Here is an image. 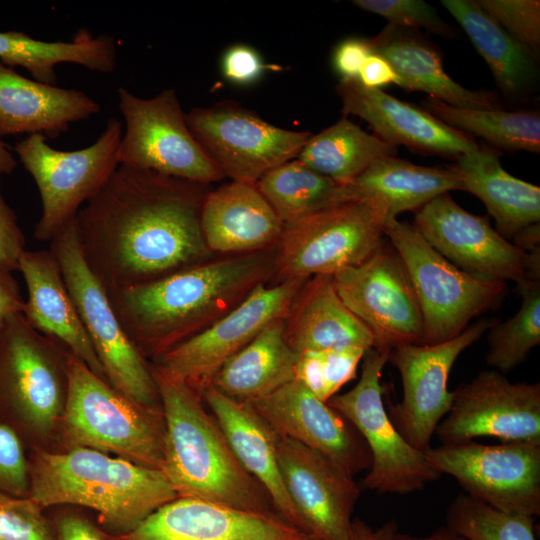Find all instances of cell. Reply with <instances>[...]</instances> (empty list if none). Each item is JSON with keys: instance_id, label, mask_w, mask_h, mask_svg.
<instances>
[{"instance_id": "obj_48", "label": "cell", "mask_w": 540, "mask_h": 540, "mask_svg": "<svg viewBox=\"0 0 540 540\" xmlns=\"http://www.w3.org/2000/svg\"><path fill=\"white\" fill-rule=\"evenodd\" d=\"M53 524L57 540H104L103 530L79 514L59 515Z\"/></svg>"}, {"instance_id": "obj_52", "label": "cell", "mask_w": 540, "mask_h": 540, "mask_svg": "<svg viewBox=\"0 0 540 540\" xmlns=\"http://www.w3.org/2000/svg\"><path fill=\"white\" fill-rule=\"evenodd\" d=\"M392 540H466L460 535L456 534L448 527H441L435 530L430 535L424 537H415L405 533H399L398 531L393 536Z\"/></svg>"}, {"instance_id": "obj_35", "label": "cell", "mask_w": 540, "mask_h": 540, "mask_svg": "<svg viewBox=\"0 0 540 540\" xmlns=\"http://www.w3.org/2000/svg\"><path fill=\"white\" fill-rule=\"evenodd\" d=\"M256 185L284 225L357 200L347 184L336 182L297 159L273 168Z\"/></svg>"}, {"instance_id": "obj_36", "label": "cell", "mask_w": 540, "mask_h": 540, "mask_svg": "<svg viewBox=\"0 0 540 540\" xmlns=\"http://www.w3.org/2000/svg\"><path fill=\"white\" fill-rule=\"evenodd\" d=\"M397 147L341 118L312 135L296 157L314 171L341 184H349L374 161L394 155Z\"/></svg>"}, {"instance_id": "obj_31", "label": "cell", "mask_w": 540, "mask_h": 540, "mask_svg": "<svg viewBox=\"0 0 540 540\" xmlns=\"http://www.w3.org/2000/svg\"><path fill=\"white\" fill-rule=\"evenodd\" d=\"M284 319L272 321L231 356L209 385L230 398L251 401L267 396L294 380L299 354L285 340Z\"/></svg>"}, {"instance_id": "obj_28", "label": "cell", "mask_w": 540, "mask_h": 540, "mask_svg": "<svg viewBox=\"0 0 540 540\" xmlns=\"http://www.w3.org/2000/svg\"><path fill=\"white\" fill-rule=\"evenodd\" d=\"M284 336L298 354L306 351L373 347L369 329L338 296L332 275L307 279L284 319Z\"/></svg>"}, {"instance_id": "obj_9", "label": "cell", "mask_w": 540, "mask_h": 540, "mask_svg": "<svg viewBox=\"0 0 540 540\" xmlns=\"http://www.w3.org/2000/svg\"><path fill=\"white\" fill-rule=\"evenodd\" d=\"M386 205L348 201L285 225L276 244L274 272L281 281L334 275L369 258L382 244Z\"/></svg>"}, {"instance_id": "obj_45", "label": "cell", "mask_w": 540, "mask_h": 540, "mask_svg": "<svg viewBox=\"0 0 540 540\" xmlns=\"http://www.w3.org/2000/svg\"><path fill=\"white\" fill-rule=\"evenodd\" d=\"M267 66L259 53L247 45L231 46L222 57V72L229 81L248 85L260 78Z\"/></svg>"}, {"instance_id": "obj_46", "label": "cell", "mask_w": 540, "mask_h": 540, "mask_svg": "<svg viewBox=\"0 0 540 540\" xmlns=\"http://www.w3.org/2000/svg\"><path fill=\"white\" fill-rule=\"evenodd\" d=\"M24 250V234L0 189V269L9 273L18 271V261Z\"/></svg>"}, {"instance_id": "obj_4", "label": "cell", "mask_w": 540, "mask_h": 540, "mask_svg": "<svg viewBox=\"0 0 540 540\" xmlns=\"http://www.w3.org/2000/svg\"><path fill=\"white\" fill-rule=\"evenodd\" d=\"M30 499L43 509L77 505L98 514L101 529L124 534L177 499L165 474L88 448L29 451Z\"/></svg>"}, {"instance_id": "obj_43", "label": "cell", "mask_w": 540, "mask_h": 540, "mask_svg": "<svg viewBox=\"0 0 540 540\" xmlns=\"http://www.w3.org/2000/svg\"><path fill=\"white\" fill-rule=\"evenodd\" d=\"M353 4L385 18L388 25L425 28L447 37L453 31L452 27L440 18L434 7L421 0H355Z\"/></svg>"}, {"instance_id": "obj_18", "label": "cell", "mask_w": 540, "mask_h": 540, "mask_svg": "<svg viewBox=\"0 0 540 540\" xmlns=\"http://www.w3.org/2000/svg\"><path fill=\"white\" fill-rule=\"evenodd\" d=\"M306 280L265 283L208 328L151 361L201 393L220 367L272 321L285 318Z\"/></svg>"}, {"instance_id": "obj_24", "label": "cell", "mask_w": 540, "mask_h": 540, "mask_svg": "<svg viewBox=\"0 0 540 540\" xmlns=\"http://www.w3.org/2000/svg\"><path fill=\"white\" fill-rule=\"evenodd\" d=\"M200 224L210 252L241 254L276 245L285 227L256 183L239 181L208 191Z\"/></svg>"}, {"instance_id": "obj_37", "label": "cell", "mask_w": 540, "mask_h": 540, "mask_svg": "<svg viewBox=\"0 0 540 540\" xmlns=\"http://www.w3.org/2000/svg\"><path fill=\"white\" fill-rule=\"evenodd\" d=\"M424 106L428 113L453 129L479 136L496 147L540 152V117L536 113L461 108L432 97Z\"/></svg>"}, {"instance_id": "obj_47", "label": "cell", "mask_w": 540, "mask_h": 540, "mask_svg": "<svg viewBox=\"0 0 540 540\" xmlns=\"http://www.w3.org/2000/svg\"><path fill=\"white\" fill-rule=\"evenodd\" d=\"M368 39L350 38L341 42L333 54V66L341 80L358 79L366 59L372 54Z\"/></svg>"}, {"instance_id": "obj_40", "label": "cell", "mask_w": 540, "mask_h": 540, "mask_svg": "<svg viewBox=\"0 0 540 540\" xmlns=\"http://www.w3.org/2000/svg\"><path fill=\"white\" fill-rule=\"evenodd\" d=\"M365 352L359 347L303 352L295 365V380L321 401L327 402L346 383L356 378Z\"/></svg>"}, {"instance_id": "obj_53", "label": "cell", "mask_w": 540, "mask_h": 540, "mask_svg": "<svg viewBox=\"0 0 540 540\" xmlns=\"http://www.w3.org/2000/svg\"><path fill=\"white\" fill-rule=\"evenodd\" d=\"M16 164V160L7 145L0 139V175L11 174Z\"/></svg>"}, {"instance_id": "obj_16", "label": "cell", "mask_w": 540, "mask_h": 540, "mask_svg": "<svg viewBox=\"0 0 540 540\" xmlns=\"http://www.w3.org/2000/svg\"><path fill=\"white\" fill-rule=\"evenodd\" d=\"M345 306L369 329L373 348L390 352L421 344L423 320L407 270L394 248L383 244L364 262L332 275Z\"/></svg>"}, {"instance_id": "obj_41", "label": "cell", "mask_w": 540, "mask_h": 540, "mask_svg": "<svg viewBox=\"0 0 540 540\" xmlns=\"http://www.w3.org/2000/svg\"><path fill=\"white\" fill-rule=\"evenodd\" d=\"M43 510L29 497L0 492V540H57Z\"/></svg>"}, {"instance_id": "obj_7", "label": "cell", "mask_w": 540, "mask_h": 540, "mask_svg": "<svg viewBox=\"0 0 540 540\" xmlns=\"http://www.w3.org/2000/svg\"><path fill=\"white\" fill-rule=\"evenodd\" d=\"M49 242V251L60 268L107 382L143 408L163 414L148 360L125 333L106 289L85 261L76 217L68 221Z\"/></svg>"}, {"instance_id": "obj_14", "label": "cell", "mask_w": 540, "mask_h": 540, "mask_svg": "<svg viewBox=\"0 0 540 540\" xmlns=\"http://www.w3.org/2000/svg\"><path fill=\"white\" fill-rule=\"evenodd\" d=\"M186 122L224 177L239 182L256 183L293 160L313 135L274 126L232 101L194 108L186 114Z\"/></svg>"}, {"instance_id": "obj_39", "label": "cell", "mask_w": 540, "mask_h": 540, "mask_svg": "<svg viewBox=\"0 0 540 540\" xmlns=\"http://www.w3.org/2000/svg\"><path fill=\"white\" fill-rule=\"evenodd\" d=\"M532 516L507 513L459 494L446 513V527L466 540H536Z\"/></svg>"}, {"instance_id": "obj_34", "label": "cell", "mask_w": 540, "mask_h": 540, "mask_svg": "<svg viewBox=\"0 0 540 540\" xmlns=\"http://www.w3.org/2000/svg\"><path fill=\"white\" fill-rule=\"evenodd\" d=\"M508 96L525 90L536 76L535 56L511 37L476 1L442 0Z\"/></svg>"}, {"instance_id": "obj_42", "label": "cell", "mask_w": 540, "mask_h": 540, "mask_svg": "<svg viewBox=\"0 0 540 540\" xmlns=\"http://www.w3.org/2000/svg\"><path fill=\"white\" fill-rule=\"evenodd\" d=\"M476 3L536 57L540 48L539 0H476Z\"/></svg>"}, {"instance_id": "obj_27", "label": "cell", "mask_w": 540, "mask_h": 540, "mask_svg": "<svg viewBox=\"0 0 540 540\" xmlns=\"http://www.w3.org/2000/svg\"><path fill=\"white\" fill-rule=\"evenodd\" d=\"M100 110L83 91L31 80L0 62V139L24 133L56 139Z\"/></svg>"}, {"instance_id": "obj_21", "label": "cell", "mask_w": 540, "mask_h": 540, "mask_svg": "<svg viewBox=\"0 0 540 540\" xmlns=\"http://www.w3.org/2000/svg\"><path fill=\"white\" fill-rule=\"evenodd\" d=\"M247 402L279 435L321 453L347 474L369 470L371 454L357 429L299 381Z\"/></svg>"}, {"instance_id": "obj_32", "label": "cell", "mask_w": 540, "mask_h": 540, "mask_svg": "<svg viewBox=\"0 0 540 540\" xmlns=\"http://www.w3.org/2000/svg\"><path fill=\"white\" fill-rule=\"evenodd\" d=\"M356 199L382 201L388 217L416 211L435 197L453 190H464L456 167L434 168L385 155L347 184Z\"/></svg>"}, {"instance_id": "obj_30", "label": "cell", "mask_w": 540, "mask_h": 540, "mask_svg": "<svg viewBox=\"0 0 540 540\" xmlns=\"http://www.w3.org/2000/svg\"><path fill=\"white\" fill-rule=\"evenodd\" d=\"M464 190L477 196L506 240L540 224V188L505 171L492 152L481 150L457 157Z\"/></svg>"}, {"instance_id": "obj_20", "label": "cell", "mask_w": 540, "mask_h": 540, "mask_svg": "<svg viewBox=\"0 0 540 540\" xmlns=\"http://www.w3.org/2000/svg\"><path fill=\"white\" fill-rule=\"evenodd\" d=\"M277 461L301 529L315 540H350L360 487L321 453L278 434Z\"/></svg>"}, {"instance_id": "obj_15", "label": "cell", "mask_w": 540, "mask_h": 540, "mask_svg": "<svg viewBox=\"0 0 540 540\" xmlns=\"http://www.w3.org/2000/svg\"><path fill=\"white\" fill-rule=\"evenodd\" d=\"M413 227L445 259L486 281L540 276V249L525 252L502 237L486 217L459 206L449 193L415 211Z\"/></svg>"}, {"instance_id": "obj_23", "label": "cell", "mask_w": 540, "mask_h": 540, "mask_svg": "<svg viewBox=\"0 0 540 540\" xmlns=\"http://www.w3.org/2000/svg\"><path fill=\"white\" fill-rule=\"evenodd\" d=\"M336 92L344 117L356 115L366 121L381 140L407 147L459 157L479 146L467 134L446 125L426 110L405 103L379 88L357 79L340 80Z\"/></svg>"}, {"instance_id": "obj_11", "label": "cell", "mask_w": 540, "mask_h": 540, "mask_svg": "<svg viewBox=\"0 0 540 540\" xmlns=\"http://www.w3.org/2000/svg\"><path fill=\"white\" fill-rule=\"evenodd\" d=\"M389 354L373 347L366 350L356 385L326 403L357 429L369 448L372 463L363 486L379 494L404 495L422 490L441 474L404 440L388 416L381 377Z\"/></svg>"}, {"instance_id": "obj_51", "label": "cell", "mask_w": 540, "mask_h": 540, "mask_svg": "<svg viewBox=\"0 0 540 540\" xmlns=\"http://www.w3.org/2000/svg\"><path fill=\"white\" fill-rule=\"evenodd\" d=\"M398 531L397 522L391 519L378 528H373L363 520L352 521L350 540H392Z\"/></svg>"}, {"instance_id": "obj_22", "label": "cell", "mask_w": 540, "mask_h": 540, "mask_svg": "<svg viewBox=\"0 0 540 540\" xmlns=\"http://www.w3.org/2000/svg\"><path fill=\"white\" fill-rule=\"evenodd\" d=\"M104 540H315L275 513L229 508L194 498H177L131 531Z\"/></svg>"}, {"instance_id": "obj_33", "label": "cell", "mask_w": 540, "mask_h": 540, "mask_svg": "<svg viewBox=\"0 0 540 540\" xmlns=\"http://www.w3.org/2000/svg\"><path fill=\"white\" fill-rule=\"evenodd\" d=\"M117 44L108 35L93 37L81 29L70 42H47L19 31L0 32V60L7 67L20 66L41 83L55 85V66L73 63L110 73L116 68Z\"/></svg>"}, {"instance_id": "obj_44", "label": "cell", "mask_w": 540, "mask_h": 540, "mask_svg": "<svg viewBox=\"0 0 540 540\" xmlns=\"http://www.w3.org/2000/svg\"><path fill=\"white\" fill-rule=\"evenodd\" d=\"M28 456L19 437L0 422V492L27 497Z\"/></svg>"}, {"instance_id": "obj_5", "label": "cell", "mask_w": 540, "mask_h": 540, "mask_svg": "<svg viewBox=\"0 0 540 540\" xmlns=\"http://www.w3.org/2000/svg\"><path fill=\"white\" fill-rule=\"evenodd\" d=\"M68 349L22 313L0 326V422L29 451L58 438L68 390Z\"/></svg>"}, {"instance_id": "obj_12", "label": "cell", "mask_w": 540, "mask_h": 540, "mask_svg": "<svg viewBox=\"0 0 540 540\" xmlns=\"http://www.w3.org/2000/svg\"><path fill=\"white\" fill-rule=\"evenodd\" d=\"M126 129L117 151L119 165L208 185L223 173L190 132L174 89L144 99L118 89Z\"/></svg>"}, {"instance_id": "obj_25", "label": "cell", "mask_w": 540, "mask_h": 540, "mask_svg": "<svg viewBox=\"0 0 540 540\" xmlns=\"http://www.w3.org/2000/svg\"><path fill=\"white\" fill-rule=\"evenodd\" d=\"M18 271L28 290L22 312L28 323L62 343L95 375L107 381L52 253L49 250H24L18 261Z\"/></svg>"}, {"instance_id": "obj_19", "label": "cell", "mask_w": 540, "mask_h": 540, "mask_svg": "<svg viewBox=\"0 0 540 540\" xmlns=\"http://www.w3.org/2000/svg\"><path fill=\"white\" fill-rule=\"evenodd\" d=\"M435 434L442 444L482 436L540 442V384L512 383L499 371H482L453 391Z\"/></svg>"}, {"instance_id": "obj_38", "label": "cell", "mask_w": 540, "mask_h": 540, "mask_svg": "<svg viewBox=\"0 0 540 540\" xmlns=\"http://www.w3.org/2000/svg\"><path fill=\"white\" fill-rule=\"evenodd\" d=\"M516 284L522 299L518 311L487 330L486 363L504 375L540 344V277L524 278Z\"/></svg>"}, {"instance_id": "obj_1", "label": "cell", "mask_w": 540, "mask_h": 540, "mask_svg": "<svg viewBox=\"0 0 540 540\" xmlns=\"http://www.w3.org/2000/svg\"><path fill=\"white\" fill-rule=\"evenodd\" d=\"M206 184L119 165L77 213L85 261L107 289L205 262L200 224Z\"/></svg>"}, {"instance_id": "obj_26", "label": "cell", "mask_w": 540, "mask_h": 540, "mask_svg": "<svg viewBox=\"0 0 540 540\" xmlns=\"http://www.w3.org/2000/svg\"><path fill=\"white\" fill-rule=\"evenodd\" d=\"M200 394L240 464L265 489L278 515L302 531L277 461L278 433L249 402L230 398L212 385Z\"/></svg>"}, {"instance_id": "obj_50", "label": "cell", "mask_w": 540, "mask_h": 540, "mask_svg": "<svg viewBox=\"0 0 540 540\" xmlns=\"http://www.w3.org/2000/svg\"><path fill=\"white\" fill-rule=\"evenodd\" d=\"M24 303L17 281L0 269V326L9 316L22 313Z\"/></svg>"}, {"instance_id": "obj_2", "label": "cell", "mask_w": 540, "mask_h": 540, "mask_svg": "<svg viewBox=\"0 0 540 540\" xmlns=\"http://www.w3.org/2000/svg\"><path fill=\"white\" fill-rule=\"evenodd\" d=\"M275 251L202 262L133 286L107 289L125 333L154 360L223 317L274 271Z\"/></svg>"}, {"instance_id": "obj_8", "label": "cell", "mask_w": 540, "mask_h": 540, "mask_svg": "<svg viewBox=\"0 0 540 540\" xmlns=\"http://www.w3.org/2000/svg\"><path fill=\"white\" fill-rule=\"evenodd\" d=\"M384 235L401 258L415 291L423 320L421 344L453 339L472 318L503 298L506 282L478 279L458 269L413 225L387 217Z\"/></svg>"}, {"instance_id": "obj_17", "label": "cell", "mask_w": 540, "mask_h": 540, "mask_svg": "<svg viewBox=\"0 0 540 540\" xmlns=\"http://www.w3.org/2000/svg\"><path fill=\"white\" fill-rule=\"evenodd\" d=\"M495 322L482 319L448 341L402 344L390 351L388 362L399 371L403 398L386 410L396 430L416 450L424 453L431 447L438 424L451 408L448 379L458 356Z\"/></svg>"}, {"instance_id": "obj_49", "label": "cell", "mask_w": 540, "mask_h": 540, "mask_svg": "<svg viewBox=\"0 0 540 540\" xmlns=\"http://www.w3.org/2000/svg\"><path fill=\"white\" fill-rule=\"evenodd\" d=\"M357 80L365 87L381 89L391 83L397 85L399 78L385 59L372 53L362 66Z\"/></svg>"}, {"instance_id": "obj_13", "label": "cell", "mask_w": 540, "mask_h": 540, "mask_svg": "<svg viewBox=\"0 0 540 540\" xmlns=\"http://www.w3.org/2000/svg\"><path fill=\"white\" fill-rule=\"evenodd\" d=\"M424 455L469 496L507 513L540 514V442L469 440L430 447Z\"/></svg>"}, {"instance_id": "obj_6", "label": "cell", "mask_w": 540, "mask_h": 540, "mask_svg": "<svg viewBox=\"0 0 540 540\" xmlns=\"http://www.w3.org/2000/svg\"><path fill=\"white\" fill-rule=\"evenodd\" d=\"M58 439L65 449L78 447L113 453L163 472V414L133 402L71 353Z\"/></svg>"}, {"instance_id": "obj_29", "label": "cell", "mask_w": 540, "mask_h": 540, "mask_svg": "<svg viewBox=\"0 0 540 540\" xmlns=\"http://www.w3.org/2000/svg\"><path fill=\"white\" fill-rule=\"evenodd\" d=\"M368 41L372 52L391 65L399 78L398 86L425 92L455 107L498 108L490 94L466 89L455 82L445 72L438 53L408 28L387 25Z\"/></svg>"}, {"instance_id": "obj_3", "label": "cell", "mask_w": 540, "mask_h": 540, "mask_svg": "<svg viewBox=\"0 0 540 540\" xmlns=\"http://www.w3.org/2000/svg\"><path fill=\"white\" fill-rule=\"evenodd\" d=\"M164 419L163 473L177 498H194L238 510L278 514L262 485L240 464L201 394L156 365Z\"/></svg>"}, {"instance_id": "obj_10", "label": "cell", "mask_w": 540, "mask_h": 540, "mask_svg": "<svg viewBox=\"0 0 540 540\" xmlns=\"http://www.w3.org/2000/svg\"><path fill=\"white\" fill-rule=\"evenodd\" d=\"M121 138L122 124L112 117L96 141L79 150H56L41 134L28 135L15 144L13 150L34 179L41 198L35 239L50 241L101 190L119 166Z\"/></svg>"}]
</instances>
